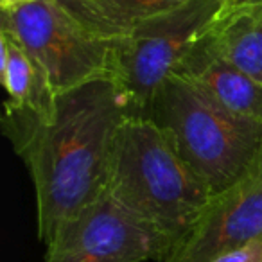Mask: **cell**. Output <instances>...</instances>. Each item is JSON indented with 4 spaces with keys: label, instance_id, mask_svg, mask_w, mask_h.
<instances>
[{
    "label": "cell",
    "instance_id": "6da1fadb",
    "mask_svg": "<svg viewBox=\"0 0 262 262\" xmlns=\"http://www.w3.org/2000/svg\"><path fill=\"white\" fill-rule=\"evenodd\" d=\"M127 115L120 90L102 77L59 94L51 119L9 137L33 178L45 246L63 223L108 192L117 135Z\"/></svg>",
    "mask_w": 262,
    "mask_h": 262
},
{
    "label": "cell",
    "instance_id": "7a4b0ae2",
    "mask_svg": "<svg viewBox=\"0 0 262 262\" xmlns=\"http://www.w3.org/2000/svg\"><path fill=\"white\" fill-rule=\"evenodd\" d=\"M108 192L172 246L212 198L167 133L147 117L135 115L124 119L117 135Z\"/></svg>",
    "mask_w": 262,
    "mask_h": 262
},
{
    "label": "cell",
    "instance_id": "3957f363",
    "mask_svg": "<svg viewBox=\"0 0 262 262\" xmlns=\"http://www.w3.org/2000/svg\"><path fill=\"white\" fill-rule=\"evenodd\" d=\"M147 119L167 133L212 196L243 182L262 162V122L226 110L178 74L160 84Z\"/></svg>",
    "mask_w": 262,
    "mask_h": 262
},
{
    "label": "cell",
    "instance_id": "277c9868",
    "mask_svg": "<svg viewBox=\"0 0 262 262\" xmlns=\"http://www.w3.org/2000/svg\"><path fill=\"white\" fill-rule=\"evenodd\" d=\"M223 0H190L113 41L110 79L129 115L147 117L160 84L221 18Z\"/></svg>",
    "mask_w": 262,
    "mask_h": 262
},
{
    "label": "cell",
    "instance_id": "5b68a950",
    "mask_svg": "<svg viewBox=\"0 0 262 262\" xmlns=\"http://www.w3.org/2000/svg\"><path fill=\"white\" fill-rule=\"evenodd\" d=\"M0 29L16 38L41 67L56 94L110 77L113 41L86 31L58 0L2 11Z\"/></svg>",
    "mask_w": 262,
    "mask_h": 262
},
{
    "label": "cell",
    "instance_id": "8992f818",
    "mask_svg": "<svg viewBox=\"0 0 262 262\" xmlns=\"http://www.w3.org/2000/svg\"><path fill=\"white\" fill-rule=\"evenodd\" d=\"M172 243L110 192L63 223L45 262H162Z\"/></svg>",
    "mask_w": 262,
    "mask_h": 262
},
{
    "label": "cell",
    "instance_id": "52a82bcc",
    "mask_svg": "<svg viewBox=\"0 0 262 262\" xmlns=\"http://www.w3.org/2000/svg\"><path fill=\"white\" fill-rule=\"evenodd\" d=\"M262 237V162L237 185L210 198L162 262H212Z\"/></svg>",
    "mask_w": 262,
    "mask_h": 262
},
{
    "label": "cell",
    "instance_id": "ba28073f",
    "mask_svg": "<svg viewBox=\"0 0 262 262\" xmlns=\"http://www.w3.org/2000/svg\"><path fill=\"white\" fill-rule=\"evenodd\" d=\"M172 74L196 83L230 112L262 122V84L221 58L205 34Z\"/></svg>",
    "mask_w": 262,
    "mask_h": 262
},
{
    "label": "cell",
    "instance_id": "9c48e42d",
    "mask_svg": "<svg viewBox=\"0 0 262 262\" xmlns=\"http://www.w3.org/2000/svg\"><path fill=\"white\" fill-rule=\"evenodd\" d=\"M92 34L106 41L127 36L142 24L190 0H58Z\"/></svg>",
    "mask_w": 262,
    "mask_h": 262
},
{
    "label": "cell",
    "instance_id": "30bf717a",
    "mask_svg": "<svg viewBox=\"0 0 262 262\" xmlns=\"http://www.w3.org/2000/svg\"><path fill=\"white\" fill-rule=\"evenodd\" d=\"M205 38L221 58L262 84V9L219 18Z\"/></svg>",
    "mask_w": 262,
    "mask_h": 262
},
{
    "label": "cell",
    "instance_id": "8fae6325",
    "mask_svg": "<svg viewBox=\"0 0 262 262\" xmlns=\"http://www.w3.org/2000/svg\"><path fill=\"white\" fill-rule=\"evenodd\" d=\"M212 262H262V237H257L228 253H223Z\"/></svg>",
    "mask_w": 262,
    "mask_h": 262
},
{
    "label": "cell",
    "instance_id": "7c38bea8",
    "mask_svg": "<svg viewBox=\"0 0 262 262\" xmlns=\"http://www.w3.org/2000/svg\"><path fill=\"white\" fill-rule=\"evenodd\" d=\"M262 9V0H223L221 18L243 11H257Z\"/></svg>",
    "mask_w": 262,
    "mask_h": 262
},
{
    "label": "cell",
    "instance_id": "4fadbf2b",
    "mask_svg": "<svg viewBox=\"0 0 262 262\" xmlns=\"http://www.w3.org/2000/svg\"><path fill=\"white\" fill-rule=\"evenodd\" d=\"M34 2H40V0H0V9L2 11H9V9L22 8L27 4H34Z\"/></svg>",
    "mask_w": 262,
    "mask_h": 262
}]
</instances>
